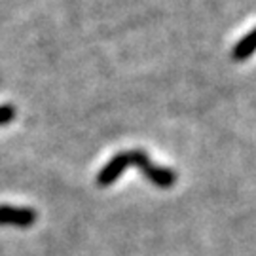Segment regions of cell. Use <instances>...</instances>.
I'll use <instances>...</instances> for the list:
<instances>
[{"label":"cell","mask_w":256,"mask_h":256,"mask_svg":"<svg viewBox=\"0 0 256 256\" xmlns=\"http://www.w3.org/2000/svg\"><path fill=\"white\" fill-rule=\"evenodd\" d=\"M254 54H256V27L232 48V59L234 61H247L248 57Z\"/></svg>","instance_id":"cell-4"},{"label":"cell","mask_w":256,"mask_h":256,"mask_svg":"<svg viewBox=\"0 0 256 256\" xmlns=\"http://www.w3.org/2000/svg\"><path fill=\"white\" fill-rule=\"evenodd\" d=\"M129 152V162L131 165H135L140 173L146 176L150 182L154 184L156 188H162V190H169L173 188L176 182V173L169 167H160L156 165L144 150H128Z\"/></svg>","instance_id":"cell-1"},{"label":"cell","mask_w":256,"mask_h":256,"mask_svg":"<svg viewBox=\"0 0 256 256\" xmlns=\"http://www.w3.org/2000/svg\"><path fill=\"white\" fill-rule=\"evenodd\" d=\"M129 165H131V162H129V152H118V154H114L108 160V164L97 173V178H95L97 186L99 188H108V186H112L122 174L126 173V169H128Z\"/></svg>","instance_id":"cell-3"},{"label":"cell","mask_w":256,"mask_h":256,"mask_svg":"<svg viewBox=\"0 0 256 256\" xmlns=\"http://www.w3.org/2000/svg\"><path fill=\"white\" fill-rule=\"evenodd\" d=\"M38 214L30 207H16V205H0V226H16V228H30L34 226Z\"/></svg>","instance_id":"cell-2"},{"label":"cell","mask_w":256,"mask_h":256,"mask_svg":"<svg viewBox=\"0 0 256 256\" xmlns=\"http://www.w3.org/2000/svg\"><path fill=\"white\" fill-rule=\"evenodd\" d=\"M18 116V110L14 104H0V128L6 126L10 122H14Z\"/></svg>","instance_id":"cell-5"}]
</instances>
